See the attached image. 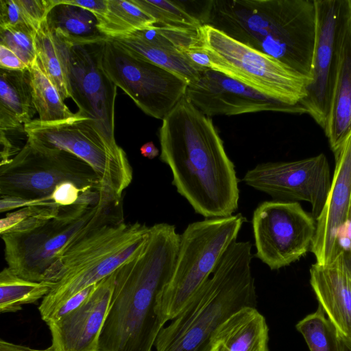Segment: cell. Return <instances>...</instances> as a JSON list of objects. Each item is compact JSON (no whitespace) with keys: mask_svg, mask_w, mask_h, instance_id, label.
Instances as JSON below:
<instances>
[{"mask_svg":"<svg viewBox=\"0 0 351 351\" xmlns=\"http://www.w3.org/2000/svg\"><path fill=\"white\" fill-rule=\"evenodd\" d=\"M160 159L177 192L205 219L237 210L239 180L213 122L185 96L162 120Z\"/></svg>","mask_w":351,"mask_h":351,"instance_id":"obj_1","label":"cell"},{"mask_svg":"<svg viewBox=\"0 0 351 351\" xmlns=\"http://www.w3.org/2000/svg\"><path fill=\"white\" fill-rule=\"evenodd\" d=\"M174 225L149 226L145 243L114 271V289L98 351H151L165 326L158 299L169 282L180 245Z\"/></svg>","mask_w":351,"mask_h":351,"instance_id":"obj_2","label":"cell"},{"mask_svg":"<svg viewBox=\"0 0 351 351\" xmlns=\"http://www.w3.org/2000/svg\"><path fill=\"white\" fill-rule=\"evenodd\" d=\"M199 19L311 77L315 0H211Z\"/></svg>","mask_w":351,"mask_h":351,"instance_id":"obj_3","label":"cell"},{"mask_svg":"<svg viewBox=\"0 0 351 351\" xmlns=\"http://www.w3.org/2000/svg\"><path fill=\"white\" fill-rule=\"evenodd\" d=\"M149 226L126 223L114 202L64 247L45 281L53 283L38 311L47 323L70 298L115 271L145 243Z\"/></svg>","mask_w":351,"mask_h":351,"instance_id":"obj_4","label":"cell"},{"mask_svg":"<svg viewBox=\"0 0 351 351\" xmlns=\"http://www.w3.org/2000/svg\"><path fill=\"white\" fill-rule=\"evenodd\" d=\"M252 244L234 241L212 275L167 326L158 333L156 351H210L217 329L233 314L256 307L252 273Z\"/></svg>","mask_w":351,"mask_h":351,"instance_id":"obj_5","label":"cell"},{"mask_svg":"<svg viewBox=\"0 0 351 351\" xmlns=\"http://www.w3.org/2000/svg\"><path fill=\"white\" fill-rule=\"evenodd\" d=\"M246 221L241 213L189 223L180 234L171 276L158 299L160 322L171 321L212 275Z\"/></svg>","mask_w":351,"mask_h":351,"instance_id":"obj_6","label":"cell"},{"mask_svg":"<svg viewBox=\"0 0 351 351\" xmlns=\"http://www.w3.org/2000/svg\"><path fill=\"white\" fill-rule=\"evenodd\" d=\"M67 182L82 192L95 190L112 194L81 158L64 150L36 145L28 140L14 158L0 165L1 197L23 199L25 207L52 202L50 197L56 188Z\"/></svg>","mask_w":351,"mask_h":351,"instance_id":"obj_7","label":"cell"},{"mask_svg":"<svg viewBox=\"0 0 351 351\" xmlns=\"http://www.w3.org/2000/svg\"><path fill=\"white\" fill-rule=\"evenodd\" d=\"M201 36L211 69L285 104H300L306 96L311 77L209 25H202Z\"/></svg>","mask_w":351,"mask_h":351,"instance_id":"obj_8","label":"cell"},{"mask_svg":"<svg viewBox=\"0 0 351 351\" xmlns=\"http://www.w3.org/2000/svg\"><path fill=\"white\" fill-rule=\"evenodd\" d=\"M25 129L32 143L69 152L88 163L103 186L119 198L132 180V169L124 150L110 142L95 121L80 111L60 121L34 119Z\"/></svg>","mask_w":351,"mask_h":351,"instance_id":"obj_9","label":"cell"},{"mask_svg":"<svg viewBox=\"0 0 351 351\" xmlns=\"http://www.w3.org/2000/svg\"><path fill=\"white\" fill-rule=\"evenodd\" d=\"M119 200L111 198L96 205L75 203L61 206L55 217L32 229L1 234L8 267L24 279L45 281L64 247L94 218Z\"/></svg>","mask_w":351,"mask_h":351,"instance_id":"obj_10","label":"cell"},{"mask_svg":"<svg viewBox=\"0 0 351 351\" xmlns=\"http://www.w3.org/2000/svg\"><path fill=\"white\" fill-rule=\"evenodd\" d=\"M71 95L79 111L90 117L112 143L114 137L117 86L103 66L106 40L71 42L51 33Z\"/></svg>","mask_w":351,"mask_h":351,"instance_id":"obj_11","label":"cell"},{"mask_svg":"<svg viewBox=\"0 0 351 351\" xmlns=\"http://www.w3.org/2000/svg\"><path fill=\"white\" fill-rule=\"evenodd\" d=\"M104 69L146 114L161 119L186 96L188 82L177 74L125 49L108 38Z\"/></svg>","mask_w":351,"mask_h":351,"instance_id":"obj_12","label":"cell"},{"mask_svg":"<svg viewBox=\"0 0 351 351\" xmlns=\"http://www.w3.org/2000/svg\"><path fill=\"white\" fill-rule=\"evenodd\" d=\"M255 256L271 270L290 265L311 250L316 221L298 202L269 200L253 212Z\"/></svg>","mask_w":351,"mask_h":351,"instance_id":"obj_13","label":"cell"},{"mask_svg":"<svg viewBox=\"0 0 351 351\" xmlns=\"http://www.w3.org/2000/svg\"><path fill=\"white\" fill-rule=\"evenodd\" d=\"M242 180L275 200L308 202L316 220L325 204L332 178L328 159L321 153L298 160L260 163L248 170Z\"/></svg>","mask_w":351,"mask_h":351,"instance_id":"obj_14","label":"cell"},{"mask_svg":"<svg viewBox=\"0 0 351 351\" xmlns=\"http://www.w3.org/2000/svg\"><path fill=\"white\" fill-rule=\"evenodd\" d=\"M186 97L203 114L237 115L262 111L305 114L301 104H285L210 69L188 84Z\"/></svg>","mask_w":351,"mask_h":351,"instance_id":"obj_15","label":"cell"},{"mask_svg":"<svg viewBox=\"0 0 351 351\" xmlns=\"http://www.w3.org/2000/svg\"><path fill=\"white\" fill-rule=\"evenodd\" d=\"M316 34L311 66V82L300 102L323 130L328 118L332 90L337 36L345 0H315Z\"/></svg>","mask_w":351,"mask_h":351,"instance_id":"obj_16","label":"cell"},{"mask_svg":"<svg viewBox=\"0 0 351 351\" xmlns=\"http://www.w3.org/2000/svg\"><path fill=\"white\" fill-rule=\"evenodd\" d=\"M335 167L324 208L316 219L310 251L316 263L330 264L343 250L341 240L351 208V134L334 153Z\"/></svg>","mask_w":351,"mask_h":351,"instance_id":"obj_17","label":"cell"},{"mask_svg":"<svg viewBox=\"0 0 351 351\" xmlns=\"http://www.w3.org/2000/svg\"><path fill=\"white\" fill-rule=\"evenodd\" d=\"M114 285V271L97 282L82 304L46 323L51 335L50 351H98Z\"/></svg>","mask_w":351,"mask_h":351,"instance_id":"obj_18","label":"cell"},{"mask_svg":"<svg viewBox=\"0 0 351 351\" xmlns=\"http://www.w3.org/2000/svg\"><path fill=\"white\" fill-rule=\"evenodd\" d=\"M125 49L184 79L195 81L205 69L192 63L184 51L202 44L201 28L196 31L154 25L147 29L111 38Z\"/></svg>","mask_w":351,"mask_h":351,"instance_id":"obj_19","label":"cell"},{"mask_svg":"<svg viewBox=\"0 0 351 351\" xmlns=\"http://www.w3.org/2000/svg\"><path fill=\"white\" fill-rule=\"evenodd\" d=\"M324 131L333 153L351 134V19L346 0L337 32L333 85Z\"/></svg>","mask_w":351,"mask_h":351,"instance_id":"obj_20","label":"cell"},{"mask_svg":"<svg viewBox=\"0 0 351 351\" xmlns=\"http://www.w3.org/2000/svg\"><path fill=\"white\" fill-rule=\"evenodd\" d=\"M310 284L327 317L343 336L351 339V274L343 250L330 264L311 265Z\"/></svg>","mask_w":351,"mask_h":351,"instance_id":"obj_21","label":"cell"},{"mask_svg":"<svg viewBox=\"0 0 351 351\" xmlns=\"http://www.w3.org/2000/svg\"><path fill=\"white\" fill-rule=\"evenodd\" d=\"M269 327L256 307L230 316L211 339V351H269Z\"/></svg>","mask_w":351,"mask_h":351,"instance_id":"obj_22","label":"cell"},{"mask_svg":"<svg viewBox=\"0 0 351 351\" xmlns=\"http://www.w3.org/2000/svg\"><path fill=\"white\" fill-rule=\"evenodd\" d=\"M36 112L29 68L0 69V129L23 126Z\"/></svg>","mask_w":351,"mask_h":351,"instance_id":"obj_23","label":"cell"},{"mask_svg":"<svg viewBox=\"0 0 351 351\" xmlns=\"http://www.w3.org/2000/svg\"><path fill=\"white\" fill-rule=\"evenodd\" d=\"M49 29L71 42H91L108 38L99 29L97 17L80 7L57 0L46 18Z\"/></svg>","mask_w":351,"mask_h":351,"instance_id":"obj_24","label":"cell"},{"mask_svg":"<svg viewBox=\"0 0 351 351\" xmlns=\"http://www.w3.org/2000/svg\"><path fill=\"white\" fill-rule=\"evenodd\" d=\"M98 23L103 34L108 38H115L150 29L154 26L156 20L132 0H108L106 12Z\"/></svg>","mask_w":351,"mask_h":351,"instance_id":"obj_25","label":"cell"},{"mask_svg":"<svg viewBox=\"0 0 351 351\" xmlns=\"http://www.w3.org/2000/svg\"><path fill=\"white\" fill-rule=\"evenodd\" d=\"M53 283L34 282L16 275L8 267L0 273V313H16L22 306L36 303L51 290Z\"/></svg>","mask_w":351,"mask_h":351,"instance_id":"obj_26","label":"cell"},{"mask_svg":"<svg viewBox=\"0 0 351 351\" xmlns=\"http://www.w3.org/2000/svg\"><path fill=\"white\" fill-rule=\"evenodd\" d=\"M34 104L39 121L56 122L73 117L72 112L60 96L58 90L43 72L37 59L29 67Z\"/></svg>","mask_w":351,"mask_h":351,"instance_id":"obj_27","label":"cell"},{"mask_svg":"<svg viewBox=\"0 0 351 351\" xmlns=\"http://www.w3.org/2000/svg\"><path fill=\"white\" fill-rule=\"evenodd\" d=\"M310 351H344L340 333L319 305L295 325Z\"/></svg>","mask_w":351,"mask_h":351,"instance_id":"obj_28","label":"cell"},{"mask_svg":"<svg viewBox=\"0 0 351 351\" xmlns=\"http://www.w3.org/2000/svg\"><path fill=\"white\" fill-rule=\"evenodd\" d=\"M36 59L40 68L58 90L62 99L71 97L64 67L46 20L36 30Z\"/></svg>","mask_w":351,"mask_h":351,"instance_id":"obj_29","label":"cell"},{"mask_svg":"<svg viewBox=\"0 0 351 351\" xmlns=\"http://www.w3.org/2000/svg\"><path fill=\"white\" fill-rule=\"evenodd\" d=\"M156 20L154 25L177 29L196 31L202 24L180 2L169 0H132Z\"/></svg>","mask_w":351,"mask_h":351,"instance_id":"obj_30","label":"cell"},{"mask_svg":"<svg viewBox=\"0 0 351 351\" xmlns=\"http://www.w3.org/2000/svg\"><path fill=\"white\" fill-rule=\"evenodd\" d=\"M60 207L56 204H40L23 207L11 212L1 219L0 234L1 235L32 229L55 217L59 213Z\"/></svg>","mask_w":351,"mask_h":351,"instance_id":"obj_31","label":"cell"},{"mask_svg":"<svg viewBox=\"0 0 351 351\" xmlns=\"http://www.w3.org/2000/svg\"><path fill=\"white\" fill-rule=\"evenodd\" d=\"M36 30L26 24L0 28V45L12 50L28 67L36 58Z\"/></svg>","mask_w":351,"mask_h":351,"instance_id":"obj_32","label":"cell"},{"mask_svg":"<svg viewBox=\"0 0 351 351\" xmlns=\"http://www.w3.org/2000/svg\"><path fill=\"white\" fill-rule=\"evenodd\" d=\"M27 21L36 29L46 20L57 0H16Z\"/></svg>","mask_w":351,"mask_h":351,"instance_id":"obj_33","label":"cell"},{"mask_svg":"<svg viewBox=\"0 0 351 351\" xmlns=\"http://www.w3.org/2000/svg\"><path fill=\"white\" fill-rule=\"evenodd\" d=\"M22 24L32 26L23 16L16 0H0V28Z\"/></svg>","mask_w":351,"mask_h":351,"instance_id":"obj_34","label":"cell"},{"mask_svg":"<svg viewBox=\"0 0 351 351\" xmlns=\"http://www.w3.org/2000/svg\"><path fill=\"white\" fill-rule=\"evenodd\" d=\"M83 193L77 185L67 182L58 186L50 197V201L60 206H71L75 204Z\"/></svg>","mask_w":351,"mask_h":351,"instance_id":"obj_35","label":"cell"},{"mask_svg":"<svg viewBox=\"0 0 351 351\" xmlns=\"http://www.w3.org/2000/svg\"><path fill=\"white\" fill-rule=\"evenodd\" d=\"M97 284V283L86 288L70 298L59 310L56 311L48 322L66 314L82 304L94 291Z\"/></svg>","mask_w":351,"mask_h":351,"instance_id":"obj_36","label":"cell"},{"mask_svg":"<svg viewBox=\"0 0 351 351\" xmlns=\"http://www.w3.org/2000/svg\"><path fill=\"white\" fill-rule=\"evenodd\" d=\"M60 1L90 11L95 15L98 21L103 19L107 10L108 0H60Z\"/></svg>","mask_w":351,"mask_h":351,"instance_id":"obj_37","label":"cell"},{"mask_svg":"<svg viewBox=\"0 0 351 351\" xmlns=\"http://www.w3.org/2000/svg\"><path fill=\"white\" fill-rule=\"evenodd\" d=\"M187 58L196 66L208 69H211L210 58L203 47V43L201 45L189 47L184 51Z\"/></svg>","mask_w":351,"mask_h":351,"instance_id":"obj_38","label":"cell"},{"mask_svg":"<svg viewBox=\"0 0 351 351\" xmlns=\"http://www.w3.org/2000/svg\"><path fill=\"white\" fill-rule=\"evenodd\" d=\"M0 67L10 70L29 68L12 50L0 45Z\"/></svg>","mask_w":351,"mask_h":351,"instance_id":"obj_39","label":"cell"},{"mask_svg":"<svg viewBox=\"0 0 351 351\" xmlns=\"http://www.w3.org/2000/svg\"><path fill=\"white\" fill-rule=\"evenodd\" d=\"M346 237L348 239V246L344 251V258L345 262L346 263L347 267L351 274V208L350 210L347 224L345 228Z\"/></svg>","mask_w":351,"mask_h":351,"instance_id":"obj_40","label":"cell"},{"mask_svg":"<svg viewBox=\"0 0 351 351\" xmlns=\"http://www.w3.org/2000/svg\"><path fill=\"white\" fill-rule=\"evenodd\" d=\"M0 351H50L49 348L44 350L32 348L29 346L16 344L12 342L0 340Z\"/></svg>","mask_w":351,"mask_h":351,"instance_id":"obj_41","label":"cell"},{"mask_svg":"<svg viewBox=\"0 0 351 351\" xmlns=\"http://www.w3.org/2000/svg\"><path fill=\"white\" fill-rule=\"evenodd\" d=\"M141 154L149 159H153L158 156L159 150L153 142H147L143 145L140 149Z\"/></svg>","mask_w":351,"mask_h":351,"instance_id":"obj_42","label":"cell"},{"mask_svg":"<svg viewBox=\"0 0 351 351\" xmlns=\"http://www.w3.org/2000/svg\"><path fill=\"white\" fill-rule=\"evenodd\" d=\"M340 336L343 342L344 351H351V339L343 336L341 333Z\"/></svg>","mask_w":351,"mask_h":351,"instance_id":"obj_43","label":"cell"},{"mask_svg":"<svg viewBox=\"0 0 351 351\" xmlns=\"http://www.w3.org/2000/svg\"><path fill=\"white\" fill-rule=\"evenodd\" d=\"M347 8L350 18L351 19V0H346Z\"/></svg>","mask_w":351,"mask_h":351,"instance_id":"obj_44","label":"cell"},{"mask_svg":"<svg viewBox=\"0 0 351 351\" xmlns=\"http://www.w3.org/2000/svg\"><path fill=\"white\" fill-rule=\"evenodd\" d=\"M211 351V350H210Z\"/></svg>","mask_w":351,"mask_h":351,"instance_id":"obj_45","label":"cell"}]
</instances>
